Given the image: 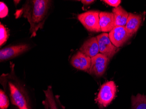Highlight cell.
Masks as SVG:
<instances>
[{"instance_id": "6da1fadb", "label": "cell", "mask_w": 146, "mask_h": 109, "mask_svg": "<svg viewBox=\"0 0 146 109\" xmlns=\"http://www.w3.org/2000/svg\"><path fill=\"white\" fill-rule=\"evenodd\" d=\"M14 64L11 63L10 73L1 76V83L10 100L12 109H36L27 88L15 73Z\"/></svg>"}, {"instance_id": "7a4b0ae2", "label": "cell", "mask_w": 146, "mask_h": 109, "mask_svg": "<svg viewBox=\"0 0 146 109\" xmlns=\"http://www.w3.org/2000/svg\"><path fill=\"white\" fill-rule=\"evenodd\" d=\"M51 6V1H27L21 9L16 11L15 16L16 19L23 17L27 19L30 24V37H35L38 31L43 28Z\"/></svg>"}, {"instance_id": "3957f363", "label": "cell", "mask_w": 146, "mask_h": 109, "mask_svg": "<svg viewBox=\"0 0 146 109\" xmlns=\"http://www.w3.org/2000/svg\"><path fill=\"white\" fill-rule=\"evenodd\" d=\"M116 87L113 81H108L101 87L96 100L100 108L108 106L115 97Z\"/></svg>"}, {"instance_id": "277c9868", "label": "cell", "mask_w": 146, "mask_h": 109, "mask_svg": "<svg viewBox=\"0 0 146 109\" xmlns=\"http://www.w3.org/2000/svg\"><path fill=\"white\" fill-rule=\"evenodd\" d=\"M100 12L97 11H86L79 15L78 19L88 31L95 32H101L99 24Z\"/></svg>"}, {"instance_id": "5b68a950", "label": "cell", "mask_w": 146, "mask_h": 109, "mask_svg": "<svg viewBox=\"0 0 146 109\" xmlns=\"http://www.w3.org/2000/svg\"><path fill=\"white\" fill-rule=\"evenodd\" d=\"M110 59L101 53L91 58V65L89 73L97 77L102 76L107 69Z\"/></svg>"}, {"instance_id": "8992f818", "label": "cell", "mask_w": 146, "mask_h": 109, "mask_svg": "<svg viewBox=\"0 0 146 109\" xmlns=\"http://www.w3.org/2000/svg\"><path fill=\"white\" fill-rule=\"evenodd\" d=\"M30 49V46L27 44H20L4 48L0 50V61L2 62L15 58Z\"/></svg>"}, {"instance_id": "52a82bcc", "label": "cell", "mask_w": 146, "mask_h": 109, "mask_svg": "<svg viewBox=\"0 0 146 109\" xmlns=\"http://www.w3.org/2000/svg\"><path fill=\"white\" fill-rule=\"evenodd\" d=\"M98 42L99 52L107 56L112 58L117 51V47L113 45L107 33H102L96 37Z\"/></svg>"}, {"instance_id": "ba28073f", "label": "cell", "mask_w": 146, "mask_h": 109, "mask_svg": "<svg viewBox=\"0 0 146 109\" xmlns=\"http://www.w3.org/2000/svg\"><path fill=\"white\" fill-rule=\"evenodd\" d=\"M109 36L112 44L117 48L123 46L130 38L125 27L123 26H115L110 32Z\"/></svg>"}, {"instance_id": "9c48e42d", "label": "cell", "mask_w": 146, "mask_h": 109, "mask_svg": "<svg viewBox=\"0 0 146 109\" xmlns=\"http://www.w3.org/2000/svg\"><path fill=\"white\" fill-rule=\"evenodd\" d=\"M70 63L77 69L89 72L91 65V58L79 51L72 56Z\"/></svg>"}, {"instance_id": "30bf717a", "label": "cell", "mask_w": 146, "mask_h": 109, "mask_svg": "<svg viewBox=\"0 0 146 109\" xmlns=\"http://www.w3.org/2000/svg\"><path fill=\"white\" fill-rule=\"evenodd\" d=\"M45 99L42 101V104L45 109H63V106L59 100V96L54 95L52 87L48 86L47 89L44 91Z\"/></svg>"}, {"instance_id": "8fae6325", "label": "cell", "mask_w": 146, "mask_h": 109, "mask_svg": "<svg viewBox=\"0 0 146 109\" xmlns=\"http://www.w3.org/2000/svg\"><path fill=\"white\" fill-rule=\"evenodd\" d=\"M99 24L103 32H110L115 27L114 16L112 12H100Z\"/></svg>"}, {"instance_id": "7c38bea8", "label": "cell", "mask_w": 146, "mask_h": 109, "mask_svg": "<svg viewBox=\"0 0 146 109\" xmlns=\"http://www.w3.org/2000/svg\"><path fill=\"white\" fill-rule=\"evenodd\" d=\"M80 51L91 58L99 53V46L96 37H93L86 40L82 45Z\"/></svg>"}, {"instance_id": "4fadbf2b", "label": "cell", "mask_w": 146, "mask_h": 109, "mask_svg": "<svg viewBox=\"0 0 146 109\" xmlns=\"http://www.w3.org/2000/svg\"><path fill=\"white\" fill-rule=\"evenodd\" d=\"M142 20V16L129 13V17L125 28L129 38L132 37L138 30Z\"/></svg>"}, {"instance_id": "5bb4252c", "label": "cell", "mask_w": 146, "mask_h": 109, "mask_svg": "<svg viewBox=\"0 0 146 109\" xmlns=\"http://www.w3.org/2000/svg\"><path fill=\"white\" fill-rule=\"evenodd\" d=\"M112 12L114 16L115 26L125 27L129 17V13L120 6L113 9Z\"/></svg>"}, {"instance_id": "9a60e30c", "label": "cell", "mask_w": 146, "mask_h": 109, "mask_svg": "<svg viewBox=\"0 0 146 109\" xmlns=\"http://www.w3.org/2000/svg\"><path fill=\"white\" fill-rule=\"evenodd\" d=\"M132 109H146V95L138 94L131 97Z\"/></svg>"}, {"instance_id": "2e32d148", "label": "cell", "mask_w": 146, "mask_h": 109, "mask_svg": "<svg viewBox=\"0 0 146 109\" xmlns=\"http://www.w3.org/2000/svg\"><path fill=\"white\" fill-rule=\"evenodd\" d=\"M10 100L5 91H0V109H7L9 106Z\"/></svg>"}, {"instance_id": "e0dca14e", "label": "cell", "mask_w": 146, "mask_h": 109, "mask_svg": "<svg viewBox=\"0 0 146 109\" xmlns=\"http://www.w3.org/2000/svg\"><path fill=\"white\" fill-rule=\"evenodd\" d=\"M9 34L8 30L3 24L0 23V46L4 45L9 38Z\"/></svg>"}, {"instance_id": "ac0fdd59", "label": "cell", "mask_w": 146, "mask_h": 109, "mask_svg": "<svg viewBox=\"0 0 146 109\" xmlns=\"http://www.w3.org/2000/svg\"><path fill=\"white\" fill-rule=\"evenodd\" d=\"M0 18H4L8 15L9 9L8 7L3 2H0Z\"/></svg>"}, {"instance_id": "d6986e66", "label": "cell", "mask_w": 146, "mask_h": 109, "mask_svg": "<svg viewBox=\"0 0 146 109\" xmlns=\"http://www.w3.org/2000/svg\"><path fill=\"white\" fill-rule=\"evenodd\" d=\"M104 2L110 5L111 6L115 7H117L119 6V5H120L121 2V1L120 0H105L103 1Z\"/></svg>"}, {"instance_id": "ffe728a7", "label": "cell", "mask_w": 146, "mask_h": 109, "mask_svg": "<svg viewBox=\"0 0 146 109\" xmlns=\"http://www.w3.org/2000/svg\"><path fill=\"white\" fill-rule=\"evenodd\" d=\"M81 1L84 5H90V4L95 2V1H93V0H82Z\"/></svg>"}]
</instances>
